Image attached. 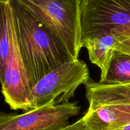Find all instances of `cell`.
Returning a JSON list of instances; mask_svg holds the SVG:
<instances>
[{
	"instance_id": "6da1fadb",
	"label": "cell",
	"mask_w": 130,
	"mask_h": 130,
	"mask_svg": "<svg viewBox=\"0 0 130 130\" xmlns=\"http://www.w3.org/2000/svg\"><path fill=\"white\" fill-rule=\"evenodd\" d=\"M15 32L30 86L67 61L73 60L52 32L17 0H9Z\"/></svg>"
},
{
	"instance_id": "7a4b0ae2",
	"label": "cell",
	"mask_w": 130,
	"mask_h": 130,
	"mask_svg": "<svg viewBox=\"0 0 130 130\" xmlns=\"http://www.w3.org/2000/svg\"><path fill=\"white\" fill-rule=\"evenodd\" d=\"M61 42L72 58L82 49L80 0H17Z\"/></svg>"
},
{
	"instance_id": "3957f363",
	"label": "cell",
	"mask_w": 130,
	"mask_h": 130,
	"mask_svg": "<svg viewBox=\"0 0 130 130\" xmlns=\"http://www.w3.org/2000/svg\"><path fill=\"white\" fill-rule=\"evenodd\" d=\"M81 42L111 34L116 42L130 38V0H80Z\"/></svg>"
},
{
	"instance_id": "277c9868",
	"label": "cell",
	"mask_w": 130,
	"mask_h": 130,
	"mask_svg": "<svg viewBox=\"0 0 130 130\" xmlns=\"http://www.w3.org/2000/svg\"><path fill=\"white\" fill-rule=\"evenodd\" d=\"M89 80L87 64L78 59L70 60L51 71L31 88L35 108L52 102L55 106L70 102L77 88Z\"/></svg>"
},
{
	"instance_id": "5b68a950",
	"label": "cell",
	"mask_w": 130,
	"mask_h": 130,
	"mask_svg": "<svg viewBox=\"0 0 130 130\" xmlns=\"http://www.w3.org/2000/svg\"><path fill=\"white\" fill-rule=\"evenodd\" d=\"M80 109L77 102L55 106L51 102L21 114L1 112L0 130H60L70 124V119Z\"/></svg>"
},
{
	"instance_id": "8992f818",
	"label": "cell",
	"mask_w": 130,
	"mask_h": 130,
	"mask_svg": "<svg viewBox=\"0 0 130 130\" xmlns=\"http://www.w3.org/2000/svg\"><path fill=\"white\" fill-rule=\"evenodd\" d=\"M1 84L5 101L11 109L27 112L35 108L28 75L17 43L14 25L12 48Z\"/></svg>"
},
{
	"instance_id": "52a82bcc",
	"label": "cell",
	"mask_w": 130,
	"mask_h": 130,
	"mask_svg": "<svg viewBox=\"0 0 130 130\" xmlns=\"http://www.w3.org/2000/svg\"><path fill=\"white\" fill-rule=\"evenodd\" d=\"M90 130H115L130 122V105H112L87 110L82 117Z\"/></svg>"
},
{
	"instance_id": "ba28073f",
	"label": "cell",
	"mask_w": 130,
	"mask_h": 130,
	"mask_svg": "<svg viewBox=\"0 0 130 130\" xmlns=\"http://www.w3.org/2000/svg\"><path fill=\"white\" fill-rule=\"evenodd\" d=\"M88 110L112 105H130V83L105 84L93 81L86 85Z\"/></svg>"
},
{
	"instance_id": "9c48e42d",
	"label": "cell",
	"mask_w": 130,
	"mask_h": 130,
	"mask_svg": "<svg viewBox=\"0 0 130 130\" xmlns=\"http://www.w3.org/2000/svg\"><path fill=\"white\" fill-rule=\"evenodd\" d=\"M116 40L111 34L96 35L82 42V47L87 48L92 63L101 70L100 82L103 83L107 76L111 59L116 51Z\"/></svg>"
},
{
	"instance_id": "30bf717a",
	"label": "cell",
	"mask_w": 130,
	"mask_h": 130,
	"mask_svg": "<svg viewBox=\"0 0 130 130\" xmlns=\"http://www.w3.org/2000/svg\"><path fill=\"white\" fill-rule=\"evenodd\" d=\"M13 17L9 0L0 1V83L12 48Z\"/></svg>"
},
{
	"instance_id": "8fae6325",
	"label": "cell",
	"mask_w": 130,
	"mask_h": 130,
	"mask_svg": "<svg viewBox=\"0 0 130 130\" xmlns=\"http://www.w3.org/2000/svg\"><path fill=\"white\" fill-rule=\"evenodd\" d=\"M103 83L105 84L130 83L129 54L115 51Z\"/></svg>"
},
{
	"instance_id": "7c38bea8",
	"label": "cell",
	"mask_w": 130,
	"mask_h": 130,
	"mask_svg": "<svg viewBox=\"0 0 130 130\" xmlns=\"http://www.w3.org/2000/svg\"><path fill=\"white\" fill-rule=\"evenodd\" d=\"M60 130H90L85 124L83 118L80 119L73 124H69L67 127H64Z\"/></svg>"
},
{
	"instance_id": "4fadbf2b",
	"label": "cell",
	"mask_w": 130,
	"mask_h": 130,
	"mask_svg": "<svg viewBox=\"0 0 130 130\" xmlns=\"http://www.w3.org/2000/svg\"><path fill=\"white\" fill-rule=\"evenodd\" d=\"M116 50L130 54V38L119 42H116Z\"/></svg>"
},
{
	"instance_id": "5bb4252c",
	"label": "cell",
	"mask_w": 130,
	"mask_h": 130,
	"mask_svg": "<svg viewBox=\"0 0 130 130\" xmlns=\"http://www.w3.org/2000/svg\"><path fill=\"white\" fill-rule=\"evenodd\" d=\"M115 130H130V122L129 123L126 124V125L123 126L122 127H120V128L117 129Z\"/></svg>"
},
{
	"instance_id": "9a60e30c",
	"label": "cell",
	"mask_w": 130,
	"mask_h": 130,
	"mask_svg": "<svg viewBox=\"0 0 130 130\" xmlns=\"http://www.w3.org/2000/svg\"><path fill=\"white\" fill-rule=\"evenodd\" d=\"M0 1H1V0H0Z\"/></svg>"
}]
</instances>
